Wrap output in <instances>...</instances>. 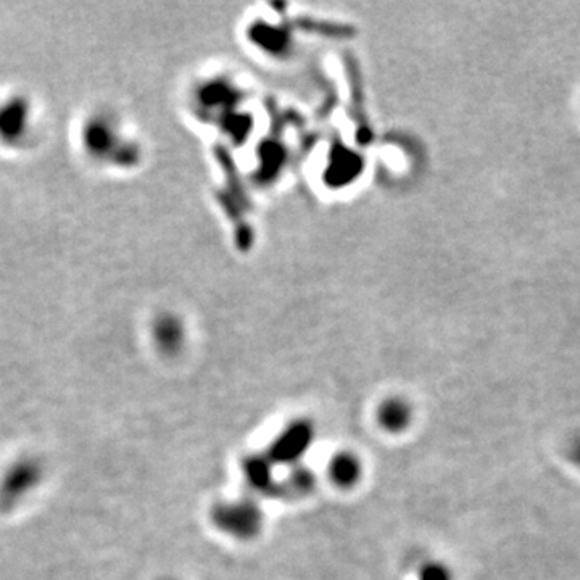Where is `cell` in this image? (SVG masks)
<instances>
[{
    "label": "cell",
    "instance_id": "cell-1",
    "mask_svg": "<svg viewBox=\"0 0 580 580\" xmlns=\"http://www.w3.org/2000/svg\"><path fill=\"white\" fill-rule=\"evenodd\" d=\"M212 519L215 526L236 539L249 540L257 537L263 527L265 514L253 500H232L221 502L213 508Z\"/></svg>",
    "mask_w": 580,
    "mask_h": 580
},
{
    "label": "cell",
    "instance_id": "cell-2",
    "mask_svg": "<svg viewBox=\"0 0 580 580\" xmlns=\"http://www.w3.org/2000/svg\"><path fill=\"white\" fill-rule=\"evenodd\" d=\"M44 477V466L34 458L15 461L0 481V508L12 510L29 493L34 492Z\"/></svg>",
    "mask_w": 580,
    "mask_h": 580
},
{
    "label": "cell",
    "instance_id": "cell-3",
    "mask_svg": "<svg viewBox=\"0 0 580 580\" xmlns=\"http://www.w3.org/2000/svg\"><path fill=\"white\" fill-rule=\"evenodd\" d=\"M415 419L413 403L406 398L387 397L377 405L376 423L382 431L390 435H400L410 429Z\"/></svg>",
    "mask_w": 580,
    "mask_h": 580
},
{
    "label": "cell",
    "instance_id": "cell-4",
    "mask_svg": "<svg viewBox=\"0 0 580 580\" xmlns=\"http://www.w3.org/2000/svg\"><path fill=\"white\" fill-rule=\"evenodd\" d=\"M365 474V464L361 456L353 450H337L328 463V476L339 489H353L360 484Z\"/></svg>",
    "mask_w": 580,
    "mask_h": 580
},
{
    "label": "cell",
    "instance_id": "cell-5",
    "mask_svg": "<svg viewBox=\"0 0 580 580\" xmlns=\"http://www.w3.org/2000/svg\"><path fill=\"white\" fill-rule=\"evenodd\" d=\"M29 125V108L23 100L13 99L0 105V137L15 141Z\"/></svg>",
    "mask_w": 580,
    "mask_h": 580
},
{
    "label": "cell",
    "instance_id": "cell-6",
    "mask_svg": "<svg viewBox=\"0 0 580 580\" xmlns=\"http://www.w3.org/2000/svg\"><path fill=\"white\" fill-rule=\"evenodd\" d=\"M310 439V427L307 424H297L282 434L281 440L278 442V450L284 453V458L297 456L303 452V448L310 444Z\"/></svg>",
    "mask_w": 580,
    "mask_h": 580
},
{
    "label": "cell",
    "instance_id": "cell-7",
    "mask_svg": "<svg viewBox=\"0 0 580 580\" xmlns=\"http://www.w3.org/2000/svg\"><path fill=\"white\" fill-rule=\"evenodd\" d=\"M418 580H455V574L444 561L424 560L419 564Z\"/></svg>",
    "mask_w": 580,
    "mask_h": 580
},
{
    "label": "cell",
    "instance_id": "cell-8",
    "mask_svg": "<svg viewBox=\"0 0 580 580\" xmlns=\"http://www.w3.org/2000/svg\"><path fill=\"white\" fill-rule=\"evenodd\" d=\"M290 482H292V490L297 493H305L311 490L315 476L311 474L308 469H295L294 473L290 474Z\"/></svg>",
    "mask_w": 580,
    "mask_h": 580
},
{
    "label": "cell",
    "instance_id": "cell-9",
    "mask_svg": "<svg viewBox=\"0 0 580 580\" xmlns=\"http://www.w3.org/2000/svg\"><path fill=\"white\" fill-rule=\"evenodd\" d=\"M566 455H568L569 461L580 469V435L569 440Z\"/></svg>",
    "mask_w": 580,
    "mask_h": 580
},
{
    "label": "cell",
    "instance_id": "cell-10",
    "mask_svg": "<svg viewBox=\"0 0 580 580\" xmlns=\"http://www.w3.org/2000/svg\"><path fill=\"white\" fill-rule=\"evenodd\" d=\"M162 580H179V579H176V577H166V579H162Z\"/></svg>",
    "mask_w": 580,
    "mask_h": 580
}]
</instances>
